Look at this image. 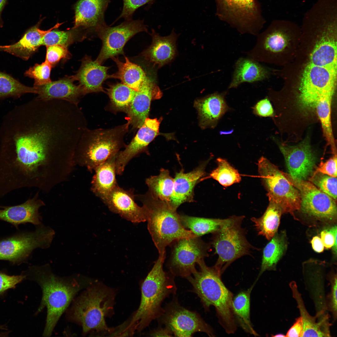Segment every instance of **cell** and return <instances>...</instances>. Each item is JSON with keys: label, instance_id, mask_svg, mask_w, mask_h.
I'll list each match as a JSON object with an SVG mask.
<instances>
[{"label": "cell", "instance_id": "obj_1", "mask_svg": "<svg viewBox=\"0 0 337 337\" xmlns=\"http://www.w3.org/2000/svg\"><path fill=\"white\" fill-rule=\"evenodd\" d=\"M24 274L26 279L33 281L40 286L42 299L36 313L46 307L47 315L42 334L50 336L63 313L77 293L94 282L80 274L67 277L59 276L52 271L48 264L30 267Z\"/></svg>", "mask_w": 337, "mask_h": 337}, {"label": "cell", "instance_id": "obj_2", "mask_svg": "<svg viewBox=\"0 0 337 337\" xmlns=\"http://www.w3.org/2000/svg\"><path fill=\"white\" fill-rule=\"evenodd\" d=\"M115 296L114 290L94 282L73 300L66 310V319L80 325L83 335L92 331L111 333L113 329L107 326L105 318L113 312Z\"/></svg>", "mask_w": 337, "mask_h": 337}, {"label": "cell", "instance_id": "obj_3", "mask_svg": "<svg viewBox=\"0 0 337 337\" xmlns=\"http://www.w3.org/2000/svg\"><path fill=\"white\" fill-rule=\"evenodd\" d=\"M165 259L159 256L142 284L139 306L126 327L131 335L135 331H141L161 316L164 311L161 307L162 302L176 292L174 275L163 269Z\"/></svg>", "mask_w": 337, "mask_h": 337}, {"label": "cell", "instance_id": "obj_4", "mask_svg": "<svg viewBox=\"0 0 337 337\" xmlns=\"http://www.w3.org/2000/svg\"><path fill=\"white\" fill-rule=\"evenodd\" d=\"M198 264L199 270L186 278L205 308L215 307L220 324L226 332L233 334L237 325L232 309V293L225 286L221 274L214 266H208L204 259Z\"/></svg>", "mask_w": 337, "mask_h": 337}, {"label": "cell", "instance_id": "obj_5", "mask_svg": "<svg viewBox=\"0 0 337 337\" xmlns=\"http://www.w3.org/2000/svg\"><path fill=\"white\" fill-rule=\"evenodd\" d=\"M145 208L148 228L159 256L165 257L166 248L181 238L197 237L182 225L180 215L168 203L154 198L148 191L135 195Z\"/></svg>", "mask_w": 337, "mask_h": 337}, {"label": "cell", "instance_id": "obj_6", "mask_svg": "<svg viewBox=\"0 0 337 337\" xmlns=\"http://www.w3.org/2000/svg\"><path fill=\"white\" fill-rule=\"evenodd\" d=\"M129 125L128 121L110 129L90 130L86 128L81 136L75 153L82 156L89 169L94 170L109 159L116 155L121 148L125 147L123 139Z\"/></svg>", "mask_w": 337, "mask_h": 337}, {"label": "cell", "instance_id": "obj_7", "mask_svg": "<svg viewBox=\"0 0 337 337\" xmlns=\"http://www.w3.org/2000/svg\"><path fill=\"white\" fill-rule=\"evenodd\" d=\"M244 217L232 216L225 219L219 229L212 233L211 244L218 256L214 266L221 275L236 260L249 254L253 248L241 226Z\"/></svg>", "mask_w": 337, "mask_h": 337}, {"label": "cell", "instance_id": "obj_8", "mask_svg": "<svg viewBox=\"0 0 337 337\" xmlns=\"http://www.w3.org/2000/svg\"><path fill=\"white\" fill-rule=\"evenodd\" d=\"M216 14L241 34L257 36L265 21L257 0H214Z\"/></svg>", "mask_w": 337, "mask_h": 337}, {"label": "cell", "instance_id": "obj_9", "mask_svg": "<svg viewBox=\"0 0 337 337\" xmlns=\"http://www.w3.org/2000/svg\"><path fill=\"white\" fill-rule=\"evenodd\" d=\"M258 168L269 201L277 204L283 213L292 214L300 209V193L285 177L283 172L263 157L258 160Z\"/></svg>", "mask_w": 337, "mask_h": 337}, {"label": "cell", "instance_id": "obj_10", "mask_svg": "<svg viewBox=\"0 0 337 337\" xmlns=\"http://www.w3.org/2000/svg\"><path fill=\"white\" fill-rule=\"evenodd\" d=\"M55 235L51 227L41 224L34 231L21 233L0 240V260L20 264L37 248L49 247Z\"/></svg>", "mask_w": 337, "mask_h": 337}, {"label": "cell", "instance_id": "obj_11", "mask_svg": "<svg viewBox=\"0 0 337 337\" xmlns=\"http://www.w3.org/2000/svg\"><path fill=\"white\" fill-rule=\"evenodd\" d=\"M337 66L314 65L309 62L300 81V104L304 109L315 108L321 96L334 94L336 83Z\"/></svg>", "mask_w": 337, "mask_h": 337}, {"label": "cell", "instance_id": "obj_12", "mask_svg": "<svg viewBox=\"0 0 337 337\" xmlns=\"http://www.w3.org/2000/svg\"><path fill=\"white\" fill-rule=\"evenodd\" d=\"M95 32L102 43L95 60L102 65L110 58L124 55L123 48L127 41L139 32H148V29L143 21L131 19L114 27L105 23L98 26Z\"/></svg>", "mask_w": 337, "mask_h": 337}, {"label": "cell", "instance_id": "obj_13", "mask_svg": "<svg viewBox=\"0 0 337 337\" xmlns=\"http://www.w3.org/2000/svg\"><path fill=\"white\" fill-rule=\"evenodd\" d=\"M172 244L168 267L174 276L187 278L197 271L196 264L208 256L209 245L199 237L181 238Z\"/></svg>", "mask_w": 337, "mask_h": 337}, {"label": "cell", "instance_id": "obj_14", "mask_svg": "<svg viewBox=\"0 0 337 337\" xmlns=\"http://www.w3.org/2000/svg\"><path fill=\"white\" fill-rule=\"evenodd\" d=\"M283 174L299 191L300 197V209L303 213L320 220L336 219V201L309 181L295 178L288 173L283 172Z\"/></svg>", "mask_w": 337, "mask_h": 337}, {"label": "cell", "instance_id": "obj_15", "mask_svg": "<svg viewBox=\"0 0 337 337\" xmlns=\"http://www.w3.org/2000/svg\"><path fill=\"white\" fill-rule=\"evenodd\" d=\"M162 316L165 327L175 336L190 337L197 332L205 333L210 337L215 336L212 327L199 315L177 303L170 304L164 310Z\"/></svg>", "mask_w": 337, "mask_h": 337}, {"label": "cell", "instance_id": "obj_16", "mask_svg": "<svg viewBox=\"0 0 337 337\" xmlns=\"http://www.w3.org/2000/svg\"><path fill=\"white\" fill-rule=\"evenodd\" d=\"M279 147L289 174L303 180L311 176L315 168L316 160L307 138L296 145L282 144Z\"/></svg>", "mask_w": 337, "mask_h": 337}, {"label": "cell", "instance_id": "obj_17", "mask_svg": "<svg viewBox=\"0 0 337 337\" xmlns=\"http://www.w3.org/2000/svg\"><path fill=\"white\" fill-rule=\"evenodd\" d=\"M160 120L146 118L143 125L125 149L119 151L115 159L116 174L121 175L129 162L143 152H148L147 147L159 132Z\"/></svg>", "mask_w": 337, "mask_h": 337}, {"label": "cell", "instance_id": "obj_18", "mask_svg": "<svg viewBox=\"0 0 337 337\" xmlns=\"http://www.w3.org/2000/svg\"><path fill=\"white\" fill-rule=\"evenodd\" d=\"M132 190H126L118 185L102 201L112 212L134 223L146 221V210L135 201Z\"/></svg>", "mask_w": 337, "mask_h": 337}, {"label": "cell", "instance_id": "obj_19", "mask_svg": "<svg viewBox=\"0 0 337 337\" xmlns=\"http://www.w3.org/2000/svg\"><path fill=\"white\" fill-rule=\"evenodd\" d=\"M162 95L158 85L147 77L139 90L136 91L133 100L125 112L130 125L135 128L141 127L148 115L151 101L159 99Z\"/></svg>", "mask_w": 337, "mask_h": 337}, {"label": "cell", "instance_id": "obj_20", "mask_svg": "<svg viewBox=\"0 0 337 337\" xmlns=\"http://www.w3.org/2000/svg\"><path fill=\"white\" fill-rule=\"evenodd\" d=\"M110 67L104 66L89 56L85 55L82 60L81 66L76 73L71 76L78 85L83 95L93 92H105L103 84L110 78L108 74Z\"/></svg>", "mask_w": 337, "mask_h": 337}, {"label": "cell", "instance_id": "obj_21", "mask_svg": "<svg viewBox=\"0 0 337 337\" xmlns=\"http://www.w3.org/2000/svg\"><path fill=\"white\" fill-rule=\"evenodd\" d=\"M209 159L203 163L187 173L182 169L175 173L173 193L169 204L176 209L182 204L193 201V190L196 185L206 175L205 169Z\"/></svg>", "mask_w": 337, "mask_h": 337}, {"label": "cell", "instance_id": "obj_22", "mask_svg": "<svg viewBox=\"0 0 337 337\" xmlns=\"http://www.w3.org/2000/svg\"><path fill=\"white\" fill-rule=\"evenodd\" d=\"M226 92H215L195 100L200 127L203 129L214 128L230 108L226 101Z\"/></svg>", "mask_w": 337, "mask_h": 337}, {"label": "cell", "instance_id": "obj_23", "mask_svg": "<svg viewBox=\"0 0 337 337\" xmlns=\"http://www.w3.org/2000/svg\"><path fill=\"white\" fill-rule=\"evenodd\" d=\"M152 37L151 45L142 53L148 62L161 67L170 62L175 57L177 35L173 30L169 35L162 37L153 29L150 34Z\"/></svg>", "mask_w": 337, "mask_h": 337}, {"label": "cell", "instance_id": "obj_24", "mask_svg": "<svg viewBox=\"0 0 337 337\" xmlns=\"http://www.w3.org/2000/svg\"><path fill=\"white\" fill-rule=\"evenodd\" d=\"M71 76H67L46 84L37 86V97L45 100H59L78 105L83 96L80 86L74 83Z\"/></svg>", "mask_w": 337, "mask_h": 337}, {"label": "cell", "instance_id": "obj_25", "mask_svg": "<svg viewBox=\"0 0 337 337\" xmlns=\"http://www.w3.org/2000/svg\"><path fill=\"white\" fill-rule=\"evenodd\" d=\"M111 0H80L75 8L74 26L95 30L105 23L104 13Z\"/></svg>", "mask_w": 337, "mask_h": 337}, {"label": "cell", "instance_id": "obj_26", "mask_svg": "<svg viewBox=\"0 0 337 337\" xmlns=\"http://www.w3.org/2000/svg\"><path fill=\"white\" fill-rule=\"evenodd\" d=\"M293 297L297 304L303 323L301 337H329L330 324L327 314L311 316L307 311L301 295L299 292L296 283L292 281L290 283Z\"/></svg>", "mask_w": 337, "mask_h": 337}, {"label": "cell", "instance_id": "obj_27", "mask_svg": "<svg viewBox=\"0 0 337 337\" xmlns=\"http://www.w3.org/2000/svg\"><path fill=\"white\" fill-rule=\"evenodd\" d=\"M42 205L34 198L19 205L0 206V220L10 223L16 227L26 223L38 226L42 224V217L38 209Z\"/></svg>", "mask_w": 337, "mask_h": 337}, {"label": "cell", "instance_id": "obj_28", "mask_svg": "<svg viewBox=\"0 0 337 337\" xmlns=\"http://www.w3.org/2000/svg\"><path fill=\"white\" fill-rule=\"evenodd\" d=\"M268 70L260 62L248 56L240 57L236 61L228 89L235 88L244 83H252L267 78Z\"/></svg>", "mask_w": 337, "mask_h": 337}, {"label": "cell", "instance_id": "obj_29", "mask_svg": "<svg viewBox=\"0 0 337 337\" xmlns=\"http://www.w3.org/2000/svg\"><path fill=\"white\" fill-rule=\"evenodd\" d=\"M62 23H57L47 30L40 29L37 25L27 30L17 42L7 46L1 51H6L24 60H28L42 45L44 36L50 31L58 28Z\"/></svg>", "mask_w": 337, "mask_h": 337}, {"label": "cell", "instance_id": "obj_30", "mask_svg": "<svg viewBox=\"0 0 337 337\" xmlns=\"http://www.w3.org/2000/svg\"><path fill=\"white\" fill-rule=\"evenodd\" d=\"M116 155L109 159L94 169L92 190L102 201L118 185L115 176Z\"/></svg>", "mask_w": 337, "mask_h": 337}, {"label": "cell", "instance_id": "obj_31", "mask_svg": "<svg viewBox=\"0 0 337 337\" xmlns=\"http://www.w3.org/2000/svg\"><path fill=\"white\" fill-rule=\"evenodd\" d=\"M123 62L116 56L111 58L116 64L118 71L110 75V78L119 79L123 84L138 91L147 76L140 66L131 62L126 56Z\"/></svg>", "mask_w": 337, "mask_h": 337}, {"label": "cell", "instance_id": "obj_32", "mask_svg": "<svg viewBox=\"0 0 337 337\" xmlns=\"http://www.w3.org/2000/svg\"><path fill=\"white\" fill-rule=\"evenodd\" d=\"M269 201L268 206L263 215L259 218L252 217L251 220L254 223L258 234L270 240L277 232L283 212L277 204Z\"/></svg>", "mask_w": 337, "mask_h": 337}, {"label": "cell", "instance_id": "obj_33", "mask_svg": "<svg viewBox=\"0 0 337 337\" xmlns=\"http://www.w3.org/2000/svg\"><path fill=\"white\" fill-rule=\"evenodd\" d=\"M263 249L259 276L267 270H274L286 249L287 242L285 232L277 233Z\"/></svg>", "mask_w": 337, "mask_h": 337}, {"label": "cell", "instance_id": "obj_34", "mask_svg": "<svg viewBox=\"0 0 337 337\" xmlns=\"http://www.w3.org/2000/svg\"><path fill=\"white\" fill-rule=\"evenodd\" d=\"M254 285L247 290L241 291L233 299L232 306L235 319L244 331L255 336H259L250 320V295Z\"/></svg>", "mask_w": 337, "mask_h": 337}, {"label": "cell", "instance_id": "obj_35", "mask_svg": "<svg viewBox=\"0 0 337 337\" xmlns=\"http://www.w3.org/2000/svg\"><path fill=\"white\" fill-rule=\"evenodd\" d=\"M145 182L148 192L154 198L169 204L173 191L174 179L168 170L162 168L158 175L147 178Z\"/></svg>", "mask_w": 337, "mask_h": 337}, {"label": "cell", "instance_id": "obj_36", "mask_svg": "<svg viewBox=\"0 0 337 337\" xmlns=\"http://www.w3.org/2000/svg\"><path fill=\"white\" fill-rule=\"evenodd\" d=\"M333 95L328 94L321 97L317 101L315 108L321 124L327 144L330 146L334 155H337L331 121V103Z\"/></svg>", "mask_w": 337, "mask_h": 337}, {"label": "cell", "instance_id": "obj_37", "mask_svg": "<svg viewBox=\"0 0 337 337\" xmlns=\"http://www.w3.org/2000/svg\"><path fill=\"white\" fill-rule=\"evenodd\" d=\"M183 227L191 231L196 236L200 237L208 233H213L220 228L225 219L206 218L180 215Z\"/></svg>", "mask_w": 337, "mask_h": 337}, {"label": "cell", "instance_id": "obj_38", "mask_svg": "<svg viewBox=\"0 0 337 337\" xmlns=\"http://www.w3.org/2000/svg\"><path fill=\"white\" fill-rule=\"evenodd\" d=\"M113 108L126 112L129 107L136 91L122 83L110 84L106 89Z\"/></svg>", "mask_w": 337, "mask_h": 337}, {"label": "cell", "instance_id": "obj_39", "mask_svg": "<svg viewBox=\"0 0 337 337\" xmlns=\"http://www.w3.org/2000/svg\"><path fill=\"white\" fill-rule=\"evenodd\" d=\"M28 93L37 94L36 88L25 85L9 75L0 71V99H18Z\"/></svg>", "mask_w": 337, "mask_h": 337}, {"label": "cell", "instance_id": "obj_40", "mask_svg": "<svg viewBox=\"0 0 337 337\" xmlns=\"http://www.w3.org/2000/svg\"><path fill=\"white\" fill-rule=\"evenodd\" d=\"M217 166L207 177L217 181L222 186L227 187L239 183L241 178L238 171L225 159L218 158L217 160Z\"/></svg>", "mask_w": 337, "mask_h": 337}, {"label": "cell", "instance_id": "obj_41", "mask_svg": "<svg viewBox=\"0 0 337 337\" xmlns=\"http://www.w3.org/2000/svg\"><path fill=\"white\" fill-rule=\"evenodd\" d=\"M53 29L47 33L44 37L42 45L46 46L53 45H61L68 47L74 42L82 39L79 37L72 30L61 31Z\"/></svg>", "mask_w": 337, "mask_h": 337}, {"label": "cell", "instance_id": "obj_42", "mask_svg": "<svg viewBox=\"0 0 337 337\" xmlns=\"http://www.w3.org/2000/svg\"><path fill=\"white\" fill-rule=\"evenodd\" d=\"M309 181L319 190L337 201V178L314 172Z\"/></svg>", "mask_w": 337, "mask_h": 337}, {"label": "cell", "instance_id": "obj_43", "mask_svg": "<svg viewBox=\"0 0 337 337\" xmlns=\"http://www.w3.org/2000/svg\"><path fill=\"white\" fill-rule=\"evenodd\" d=\"M51 65L46 61L41 64H36L24 73L25 76L34 80V86L44 85L50 82Z\"/></svg>", "mask_w": 337, "mask_h": 337}, {"label": "cell", "instance_id": "obj_44", "mask_svg": "<svg viewBox=\"0 0 337 337\" xmlns=\"http://www.w3.org/2000/svg\"><path fill=\"white\" fill-rule=\"evenodd\" d=\"M45 61L52 67L59 62L62 59L70 57V53L66 46L61 45H53L47 46Z\"/></svg>", "mask_w": 337, "mask_h": 337}, {"label": "cell", "instance_id": "obj_45", "mask_svg": "<svg viewBox=\"0 0 337 337\" xmlns=\"http://www.w3.org/2000/svg\"><path fill=\"white\" fill-rule=\"evenodd\" d=\"M156 0H123L122 11L117 19L122 18L126 20L132 19L135 11L140 7L146 4L151 5Z\"/></svg>", "mask_w": 337, "mask_h": 337}, {"label": "cell", "instance_id": "obj_46", "mask_svg": "<svg viewBox=\"0 0 337 337\" xmlns=\"http://www.w3.org/2000/svg\"><path fill=\"white\" fill-rule=\"evenodd\" d=\"M26 279V275L23 273L18 275H9L0 271V295L7 290L14 288L16 286Z\"/></svg>", "mask_w": 337, "mask_h": 337}, {"label": "cell", "instance_id": "obj_47", "mask_svg": "<svg viewBox=\"0 0 337 337\" xmlns=\"http://www.w3.org/2000/svg\"><path fill=\"white\" fill-rule=\"evenodd\" d=\"M337 226L332 227L328 230H324L320 233L321 239L326 249L333 248L334 254H337Z\"/></svg>", "mask_w": 337, "mask_h": 337}, {"label": "cell", "instance_id": "obj_48", "mask_svg": "<svg viewBox=\"0 0 337 337\" xmlns=\"http://www.w3.org/2000/svg\"><path fill=\"white\" fill-rule=\"evenodd\" d=\"M337 276L334 275L329 278L331 287L328 296V308L332 315L334 321L337 319Z\"/></svg>", "mask_w": 337, "mask_h": 337}, {"label": "cell", "instance_id": "obj_49", "mask_svg": "<svg viewBox=\"0 0 337 337\" xmlns=\"http://www.w3.org/2000/svg\"><path fill=\"white\" fill-rule=\"evenodd\" d=\"M314 172L337 177V155H334L326 162L321 161Z\"/></svg>", "mask_w": 337, "mask_h": 337}, {"label": "cell", "instance_id": "obj_50", "mask_svg": "<svg viewBox=\"0 0 337 337\" xmlns=\"http://www.w3.org/2000/svg\"><path fill=\"white\" fill-rule=\"evenodd\" d=\"M254 114L259 116L272 117L274 110L271 104L267 98L259 101L253 108Z\"/></svg>", "mask_w": 337, "mask_h": 337}, {"label": "cell", "instance_id": "obj_51", "mask_svg": "<svg viewBox=\"0 0 337 337\" xmlns=\"http://www.w3.org/2000/svg\"><path fill=\"white\" fill-rule=\"evenodd\" d=\"M303 328L302 321L300 316L288 330L286 337H301Z\"/></svg>", "mask_w": 337, "mask_h": 337}, {"label": "cell", "instance_id": "obj_52", "mask_svg": "<svg viewBox=\"0 0 337 337\" xmlns=\"http://www.w3.org/2000/svg\"><path fill=\"white\" fill-rule=\"evenodd\" d=\"M312 248L315 251L318 253L322 252L324 249V246L321 238L318 236L314 237L311 241Z\"/></svg>", "mask_w": 337, "mask_h": 337}, {"label": "cell", "instance_id": "obj_53", "mask_svg": "<svg viewBox=\"0 0 337 337\" xmlns=\"http://www.w3.org/2000/svg\"><path fill=\"white\" fill-rule=\"evenodd\" d=\"M153 336L158 337H170L172 336V334L166 328L159 329L154 331L150 334Z\"/></svg>", "mask_w": 337, "mask_h": 337}, {"label": "cell", "instance_id": "obj_54", "mask_svg": "<svg viewBox=\"0 0 337 337\" xmlns=\"http://www.w3.org/2000/svg\"><path fill=\"white\" fill-rule=\"evenodd\" d=\"M7 0H0V27L3 26V22L1 17L2 11L7 3Z\"/></svg>", "mask_w": 337, "mask_h": 337}, {"label": "cell", "instance_id": "obj_55", "mask_svg": "<svg viewBox=\"0 0 337 337\" xmlns=\"http://www.w3.org/2000/svg\"><path fill=\"white\" fill-rule=\"evenodd\" d=\"M273 336L276 337H285L286 336L285 335L283 334H276V335H275Z\"/></svg>", "mask_w": 337, "mask_h": 337}, {"label": "cell", "instance_id": "obj_56", "mask_svg": "<svg viewBox=\"0 0 337 337\" xmlns=\"http://www.w3.org/2000/svg\"><path fill=\"white\" fill-rule=\"evenodd\" d=\"M7 46L6 45L0 46V51L1 49H3V48L7 47Z\"/></svg>", "mask_w": 337, "mask_h": 337}]
</instances>
